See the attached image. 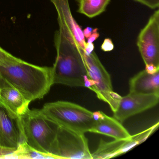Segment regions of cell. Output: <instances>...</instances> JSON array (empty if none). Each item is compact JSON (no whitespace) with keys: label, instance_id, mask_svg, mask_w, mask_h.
<instances>
[{"label":"cell","instance_id":"6da1fadb","mask_svg":"<svg viewBox=\"0 0 159 159\" xmlns=\"http://www.w3.org/2000/svg\"><path fill=\"white\" fill-rule=\"evenodd\" d=\"M0 76L30 102L43 98L54 84L52 67L39 66L21 59L0 66Z\"/></svg>","mask_w":159,"mask_h":159},{"label":"cell","instance_id":"7a4b0ae2","mask_svg":"<svg viewBox=\"0 0 159 159\" xmlns=\"http://www.w3.org/2000/svg\"><path fill=\"white\" fill-rule=\"evenodd\" d=\"M54 44L57 57L52 67L54 84L84 87V77L88 76L84 51L71 43L59 30L55 33Z\"/></svg>","mask_w":159,"mask_h":159},{"label":"cell","instance_id":"3957f363","mask_svg":"<svg viewBox=\"0 0 159 159\" xmlns=\"http://www.w3.org/2000/svg\"><path fill=\"white\" fill-rule=\"evenodd\" d=\"M19 117L27 145L37 152L54 159L52 152L58 125L48 118L41 109H29Z\"/></svg>","mask_w":159,"mask_h":159},{"label":"cell","instance_id":"277c9868","mask_svg":"<svg viewBox=\"0 0 159 159\" xmlns=\"http://www.w3.org/2000/svg\"><path fill=\"white\" fill-rule=\"evenodd\" d=\"M41 110L57 125L84 134L91 132L96 122L93 112L68 101L46 103Z\"/></svg>","mask_w":159,"mask_h":159},{"label":"cell","instance_id":"5b68a950","mask_svg":"<svg viewBox=\"0 0 159 159\" xmlns=\"http://www.w3.org/2000/svg\"><path fill=\"white\" fill-rule=\"evenodd\" d=\"M89 78L95 84L90 88L100 100L107 103L113 112L117 109L121 96L114 92L110 75L94 52L90 54L84 52Z\"/></svg>","mask_w":159,"mask_h":159},{"label":"cell","instance_id":"8992f818","mask_svg":"<svg viewBox=\"0 0 159 159\" xmlns=\"http://www.w3.org/2000/svg\"><path fill=\"white\" fill-rule=\"evenodd\" d=\"M52 156L54 159H93L84 133L59 125Z\"/></svg>","mask_w":159,"mask_h":159},{"label":"cell","instance_id":"52a82bcc","mask_svg":"<svg viewBox=\"0 0 159 159\" xmlns=\"http://www.w3.org/2000/svg\"><path fill=\"white\" fill-rule=\"evenodd\" d=\"M25 143L20 117L0 103V150L3 158L12 156Z\"/></svg>","mask_w":159,"mask_h":159},{"label":"cell","instance_id":"ba28073f","mask_svg":"<svg viewBox=\"0 0 159 159\" xmlns=\"http://www.w3.org/2000/svg\"><path fill=\"white\" fill-rule=\"evenodd\" d=\"M137 44L145 65L159 67V11L157 9L138 37Z\"/></svg>","mask_w":159,"mask_h":159},{"label":"cell","instance_id":"9c48e42d","mask_svg":"<svg viewBox=\"0 0 159 159\" xmlns=\"http://www.w3.org/2000/svg\"><path fill=\"white\" fill-rule=\"evenodd\" d=\"M154 125L148 129L132 136L128 139H115L107 142L101 139L96 150L92 153L93 159H109L119 156L145 141L157 129Z\"/></svg>","mask_w":159,"mask_h":159},{"label":"cell","instance_id":"30bf717a","mask_svg":"<svg viewBox=\"0 0 159 159\" xmlns=\"http://www.w3.org/2000/svg\"><path fill=\"white\" fill-rule=\"evenodd\" d=\"M57 14L59 30L71 43L84 51L86 42L82 30L73 18L69 0H50Z\"/></svg>","mask_w":159,"mask_h":159},{"label":"cell","instance_id":"8fae6325","mask_svg":"<svg viewBox=\"0 0 159 159\" xmlns=\"http://www.w3.org/2000/svg\"><path fill=\"white\" fill-rule=\"evenodd\" d=\"M159 95L142 94L129 93L121 97L113 117L120 122L134 115L149 109L158 104Z\"/></svg>","mask_w":159,"mask_h":159},{"label":"cell","instance_id":"7c38bea8","mask_svg":"<svg viewBox=\"0 0 159 159\" xmlns=\"http://www.w3.org/2000/svg\"><path fill=\"white\" fill-rule=\"evenodd\" d=\"M30 103L17 89L2 79L0 89V103L9 111L20 117L29 109Z\"/></svg>","mask_w":159,"mask_h":159},{"label":"cell","instance_id":"4fadbf2b","mask_svg":"<svg viewBox=\"0 0 159 159\" xmlns=\"http://www.w3.org/2000/svg\"><path fill=\"white\" fill-rule=\"evenodd\" d=\"M130 93L159 95V71L149 74L145 70L134 76L129 81Z\"/></svg>","mask_w":159,"mask_h":159},{"label":"cell","instance_id":"5bb4252c","mask_svg":"<svg viewBox=\"0 0 159 159\" xmlns=\"http://www.w3.org/2000/svg\"><path fill=\"white\" fill-rule=\"evenodd\" d=\"M91 133L105 135L115 139H128L132 136L120 122L104 113L102 117L96 121Z\"/></svg>","mask_w":159,"mask_h":159},{"label":"cell","instance_id":"9a60e30c","mask_svg":"<svg viewBox=\"0 0 159 159\" xmlns=\"http://www.w3.org/2000/svg\"><path fill=\"white\" fill-rule=\"evenodd\" d=\"M77 12L90 18H94L105 12L111 0H76Z\"/></svg>","mask_w":159,"mask_h":159},{"label":"cell","instance_id":"2e32d148","mask_svg":"<svg viewBox=\"0 0 159 159\" xmlns=\"http://www.w3.org/2000/svg\"><path fill=\"white\" fill-rule=\"evenodd\" d=\"M20 59L14 56L0 46V66H7Z\"/></svg>","mask_w":159,"mask_h":159},{"label":"cell","instance_id":"e0dca14e","mask_svg":"<svg viewBox=\"0 0 159 159\" xmlns=\"http://www.w3.org/2000/svg\"><path fill=\"white\" fill-rule=\"evenodd\" d=\"M152 10L158 9L159 6V0H134Z\"/></svg>","mask_w":159,"mask_h":159},{"label":"cell","instance_id":"ac0fdd59","mask_svg":"<svg viewBox=\"0 0 159 159\" xmlns=\"http://www.w3.org/2000/svg\"><path fill=\"white\" fill-rule=\"evenodd\" d=\"M114 46L111 39L107 38L105 39L101 44V49L105 52H109L114 49Z\"/></svg>","mask_w":159,"mask_h":159},{"label":"cell","instance_id":"d6986e66","mask_svg":"<svg viewBox=\"0 0 159 159\" xmlns=\"http://www.w3.org/2000/svg\"><path fill=\"white\" fill-rule=\"evenodd\" d=\"M98 29L97 28L93 29L92 34H91L90 37L87 39V43H93V42L99 38L100 35H99V33L98 32Z\"/></svg>","mask_w":159,"mask_h":159},{"label":"cell","instance_id":"ffe728a7","mask_svg":"<svg viewBox=\"0 0 159 159\" xmlns=\"http://www.w3.org/2000/svg\"><path fill=\"white\" fill-rule=\"evenodd\" d=\"M145 70L149 74H153L159 71V67L156 66L152 64H148L146 65Z\"/></svg>","mask_w":159,"mask_h":159},{"label":"cell","instance_id":"44dd1931","mask_svg":"<svg viewBox=\"0 0 159 159\" xmlns=\"http://www.w3.org/2000/svg\"><path fill=\"white\" fill-rule=\"evenodd\" d=\"M94 45L93 43H88L86 42L84 49V52L86 54L89 55L93 52Z\"/></svg>","mask_w":159,"mask_h":159},{"label":"cell","instance_id":"7402d4cb","mask_svg":"<svg viewBox=\"0 0 159 159\" xmlns=\"http://www.w3.org/2000/svg\"><path fill=\"white\" fill-rule=\"evenodd\" d=\"M93 29L90 27H87L86 28L84 29L83 30L84 36L85 39H88L91 36V34L93 32Z\"/></svg>","mask_w":159,"mask_h":159},{"label":"cell","instance_id":"603a6c76","mask_svg":"<svg viewBox=\"0 0 159 159\" xmlns=\"http://www.w3.org/2000/svg\"><path fill=\"white\" fill-rule=\"evenodd\" d=\"M2 78L1 77V76H0V89H1V87L2 84Z\"/></svg>","mask_w":159,"mask_h":159},{"label":"cell","instance_id":"cb8c5ba5","mask_svg":"<svg viewBox=\"0 0 159 159\" xmlns=\"http://www.w3.org/2000/svg\"><path fill=\"white\" fill-rule=\"evenodd\" d=\"M0 158H3V154H2V152L1 150H0Z\"/></svg>","mask_w":159,"mask_h":159}]
</instances>
